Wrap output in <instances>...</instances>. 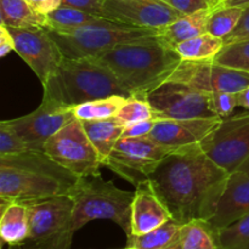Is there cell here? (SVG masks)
I'll use <instances>...</instances> for the list:
<instances>
[{
	"mask_svg": "<svg viewBox=\"0 0 249 249\" xmlns=\"http://www.w3.org/2000/svg\"><path fill=\"white\" fill-rule=\"evenodd\" d=\"M78 180L44 151L0 155V199L29 203L68 195Z\"/></svg>",
	"mask_w": 249,
	"mask_h": 249,
	"instance_id": "3",
	"label": "cell"
},
{
	"mask_svg": "<svg viewBox=\"0 0 249 249\" xmlns=\"http://www.w3.org/2000/svg\"><path fill=\"white\" fill-rule=\"evenodd\" d=\"M123 249H124V248H123Z\"/></svg>",
	"mask_w": 249,
	"mask_h": 249,
	"instance_id": "46",
	"label": "cell"
},
{
	"mask_svg": "<svg viewBox=\"0 0 249 249\" xmlns=\"http://www.w3.org/2000/svg\"><path fill=\"white\" fill-rule=\"evenodd\" d=\"M44 152L79 178L101 175L99 153L78 118L51 136L44 146Z\"/></svg>",
	"mask_w": 249,
	"mask_h": 249,
	"instance_id": "9",
	"label": "cell"
},
{
	"mask_svg": "<svg viewBox=\"0 0 249 249\" xmlns=\"http://www.w3.org/2000/svg\"><path fill=\"white\" fill-rule=\"evenodd\" d=\"M60 48L63 57H96L116 46L141 39L158 36L162 28H146L101 18L71 32L46 29Z\"/></svg>",
	"mask_w": 249,
	"mask_h": 249,
	"instance_id": "6",
	"label": "cell"
},
{
	"mask_svg": "<svg viewBox=\"0 0 249 249\" xmlns=\"http://www.w3.org/2000/svg\"><path fill=\"white\" fill-rule=\"evenodd\" d=\"M215 61L228 67L249 72V40L225 45L215 57Z\"/></svg>",
	"mask_w": 249,
	"mask_h": 249,
	"instance_id": "31",
	"label": "cell"
},
{
	"mask_svg": "<svg viewBox=\"0 0 249 249\" xmlns=\"http://www.w3.org/2000/svg\"><path fill=\"white\" fill-rule=\"evenodd\" d=\"M104 17L82 11L70 6H60L46 15V29L55 32H71L85 24L92 23Z\"/></svg>",
	"mask_w": 249,
	"mask_h": 249,
	"instance_id": "27",
	"label": "cell"
},
{
	"mask_svg": "<svg viewBox=\"0 0 249 249\" xmlns=\"http://www.w3.org/2000/svg\"><path fill=\"white\" fill-rule=\"evenodd\" d=\"M101 16L146 28H164L184 16L162 0H102Z\"/></svg>",
	"mask_w": 249,
	"mask_h": 249,
	"instance_id": "15",
	"label": "cell"
},
{
	"mask_svg": "<svg viewBox=\"0 0 249 249\" xmlns=\"http://www.w3.org/2000/svg\"><path fill=\"white\" fill-rule=\"evenodd\" d=\"M168 80L186 84L206 94L237 92L249 87V72L215 61L182 60Z\"/></svg>",
	"mask_w": 249,
	"mask_h": 249,
	"instance_id": "11",
	"label": "cell"
},
{
	"mask_svg": "<svg viewBox=\"0 0 249 249\" xmlns=\"http://www.w3.org/2000/svg\"><path fill=\"white\" fill-rule=\"evenodd\" d=\"M74 118L72 107L43 96V101L36 111L5 122L31 146L32 150L44 151L46 141Z\"/></svg>",
	"mask_w": 249,
	"mask_h": 249,
	"instance_id": "13",
	"label": "cell"
},
{
	"mask_svg": "<svg viewBox=\"0 0 249 249\" xmlns=\"http://www.w3.org/2000/svg\"><path fill=\"white\" fill-rule=\"evenodd\" d=\"M88 138L99 153L101 164L109 157L117 142L123 135L124 125L116 118L104 121H80Z\"/></svg>",
	"mask_w": 249,
	"mask_h": 249,
	"instance_id": "21",
	"label": "cell"
},
{
	"mask_svg": "<svg viewBox=\"0 0 249 249\" xmlns=\"http://www.w3.org/2000/svg\"><path fill=\"white\" fill-rule=\"evenodd\" d=\"M221 1H223V0H220V2H221Z\"/></svg>",
	"mask_w": 249,
	"mask_h": 249,
	"instance_id": "45",
	"label": "cell"
},
{
	"mask_svg": "<svg viewBox=\"0 0 249 249\" xmlns=\"http://www.w3.org/2000/svg\"><path fill=\"white\" fill-rule=\"evenodd\" d=\"M165 249H181V247H180V242H178V243H175V245L170 246V247H168Z\"/></svg>",
	"mask_w": 249,
	"mask_h": 249,
	"instance_id": "43",
	"label": "cell"
},
{
	"mask_svg": "<svg viewBox=\"0 0 249 249\" xmlns=\"http://www.w3.org/2000/svg\"><path fill=\"white\" fill-rule=\"evenodd\" d=\"M247 214H249V167H243L229 174L215 213L208 223L214 229H221Z\"/></svg>",
	"mask_w": 249,
	"mask_h": 249,
	"instance_id": "17",
	"label": "cell"
},
{
	"mask_svg": "<svg viewBox=\"0 0 249 249\" xmlns=\"http://www.w3.org/2000/svg\"><path fill=\"white\" fill-rule=\"evenodd\" d=\"M179 242L181 249H221L216 229L206 220H192L184 224Z\"/></svg>",
	"mask_w": 249,
	"mask_h": 249,
	"instance_id": "24",
	"label": "cell"
},
{
	"mask_svg": "<svg viewBox=\"0 0 249 249\" xmlns=\"http://www.w3.org/2000/svg\"><path fill=\"white\" fill-rule=\"evenodd\" d=\"M28 209L29 235L21 249H70L73 235L74 199L70 195L24 203Z\"/></svg>",
	"mask_w": 249,
	"mask_h": 249,
	"instance_id": "7",
	"label": "cell"
},
{
	"mask_svg": "<svg viewBox=\"0 0 249 249\" xmlns=\"http://www.w3.org/2000/svg\"><path fill=\"white\" fill-rule=\"evenodd\" d=\"M10 51H15V41L9 28L0 23V57H5Z\"/></svg>",
	"mask_w": 249,
	"mask_h": 249,
	"instance_id": "38",
	"label": "cell"
},
{
	"mask_svg": "<svg viewBox=\"0 0 249 249\" xmlns=\"http://www.w3.org/2000/svg\"><path fill=\"white\" fill-rule=\"evenodd\" d=\"M211 101L214 112L221 119L229 118V117L232 116L233 111L238 106L237 94H233V92L211 94Z\"/></svg>",
	"mask_w": 249,
	"mask_h": 249,
	"instance_id": "33",
	"label": "cell"
},
{
	"mask_svg": "<svg viewBox=\"0 0 249 249\" xmlns=\"http://www.w3.org/2000/svg\"><path fill=\"white\" fill-rule=\"evenodd\" d=\"M220 4L226 5V6H238L245 9L249 5V0H223Z\"/></svg>",
	"mask_w": 249,
	"mask_h": 249,
	"instance_id": "41",
	"label": "cell"
},
{
	"mask_svg": "<svg viewBox=\"0 0 249 249\" xmlns=\"http://www.w3.org/2000/svg\"><path fill=\"white\" fill-rule=\"evenodd\" d=\"M223 119L192 118V119H158L150 136L157 142L173 147L201 143L209 134L218 128Z\"/></svg>",
	"mask_w": 249,
	"mask_h": 249,
	"instance_id": "16",
	"label": "cell"
},
{
	"mask_svg": "<svg viewBox=\"0 0 249 249\" xmlns=\"http://www.w3.org/2000/svg\"><path fill=\"white\" fill-rule=\"evenodd\" d=\"M28 2L36 11L48 15L49 12L58 9L62 4V0H28Z\"/></svg>",
	"mask_w": 249,
	"mask_h": 249,
	"instance_id": "39",
	"label": "cell"
},
{
	"mask_svg": "<svg viewBox=\"0 0 249 249\" xmlns=\"http://www.w3.org/2000/svg\"><path fill=\"white\" fill-rule=\"evenodd\" d=\"M158 119H148V121L138 122V123L130 124V125L124 126L123 135L122 138H142L148 136L155 128Z\"/></svg>",
	"mask_w": 249,
	"mask_h": 249,
	"instance_id": "36",
	"label": "cell"
},
{
	"mask_svg": "<svg viewBox=\"0 0 249 249\" xmlns=\"http://www.w3.org/2000/svg\"><path fill=\"white\" fill-rule=\"evenodd\" d=\"M43 88L44 96L68 107L113 95L133 96L113 72L94 57H63Z\"/></svg>",
	"mask_w": 249,
	"mask_h": 249,
	"instance_id": "4",
	"label": "cell"
},
{
	"mask_svg": "<svg viewBox=\"0 0 249 249\" xmlns=\"http://www.w3.org/2000/svg\"><path fill=\"white\" fill-rule=\"evenodd\" d=\"M178 148L162 145L150 136L121 138L102 165L136 187L148 181L160 162Z\"/></svg>",
	"mask_w": 249,
	"mask_h": 249,
	"instance_id": "8",
	"label": "cell"
},
{
	"mask_svg": "<svg viewBox=\"0 0 249 249\" xmlns=\"http://www.w3.org/2000/svg\"><path fill=\"white\" fill-rule=\"evenodd\" d=\"M228 178L229 173L194 143L167 156L148 181L172 218L186 224L213 218Z\"/></svg>",
	"mask_w": 249,
	"mask_h": 249,
	"instance_id": "1",
	"label": "cell"
},
{
	"mask_svg": "<svg viewBox=\"0 0 249 249\" xmlns=\"http://www.w3.org/2000/svg\"><path fill=\"white\" fill-rule=\"evenodd\" d=\"M68 195L74 199V232L90 221L105 219L121 226L128 237L131 236L134 192L118 189L112 181H105L101 175H96L79 178Z\"/></svg>",
	"mask_w": 249,
	"mask_h": 249,
	"instance_id": "5",
	"label": "cell"
},
{
	"mask_svg": "<svg viewBox=\"0 0 249 249\" xmlns=\"http://www.w3.org/2000/svg\"><path fill=\"white\" fill-rule=\"evenodd\" d=\"M207 1L209 2V5H211L212 7H215L220 4V0H207Z\"/></svg>",
	"mask_w": 249,
	"mask_h": 249,
	"instance_id": "42",
	"label": "cell"
},
{
	"mask_svg": "<svg viewBox=\"0 0 249 249\" xmlns=\"http://www.w3.org/2000/svg\"><path fill=\"white\" fill-rule=\"evenodd\" d=\"M172 214L160 201L150 181L135 187L131 204V235H143L169 221Z\"/></svg>",
	"mask_w": 249,
	"mask_h": 249,
	"instance_id": "18",
	"label": "cell"
},
{
	"mask_svg": "<svg viewBox=\"0 0 249 249\" xmlns=\"http://www.w3.org/2000/svg\"><path fill=\"white\" fill-rule=\"evenodd\" d=\"M146 100L152 107L156 119L218 117L212 107L211 94L202 92L182 83L168 80L151 91Z\"/></svg>",
	"mask_w": 249,
	"mask_h": 249,
	"instance_id": "12",
	"label": "cell"
},
{
	"mask_svg": "<svg viewBox=\"0 0 249 249\" xmlns=\"http://www.w3.org/2000/svg\"><path fill=\"white\" fill-rule=\"evenodd\" d=\"M32 150L31 146L5 121L0 123V155H14Z\"/></svg>",
	"mask_w": 249,
	"mask_h": 249,
	"instance_id": "32",
	"label": "cell"
},
{
	"mask_svg": "<svg viewBox=\"0 0 249 249\" xmlns=\"http://www.w3.org/2000/svg\"><path fill=\"white\" fill-rule=\"evenodd\" d=\"M162 1H164L177 11L181 12L182 15L194 14L199 10L212 7L207 0H162Z\"/></svg>",
	"mask_w": 249,
	"mask_h": 249,
	"instance_id": "34",
	"label": "cell"
},
{
	"mask_svg": "<svg viewBox=\"0 0 249 249\" xmlns=\"http://www.w3.org/2000/svg\"><path fill=\"white\" fill-rule=\"evenodd\" d=\"M9 28V27H7ZM15 41V51L45 84L56 72L63 55L46 28H9Z\"/></svg>",
	"mask_w": 249,
	"mask_h": 249,
	"instance_id": "14",
	"label": "cell"
},
{
	"mask_svg": "<svg viewBox=\"0 0 249 249\" xmlns=\"http://www.w3.org/2000/svg\"><path fill=\"white\" fill-rule=\"evenodd\" d=\"M242 40H249V5L243 9V14L238 26L236 27L235 31L230 36L224 39V43H225V45H228V44L237 43V41Z\"/></svg>",
	"mask_w": 249,
	"mask_h": 249,
	"instance_id": "35",
	"label": "cell"
},
{
	"mask_svg": "<svg viewBox=\"0 0 249 249\" xmlns=\"http://www.w3.org/2000/svg\"><path fill=\"white\" fill-rule=\"evenodd\" d=\"M0 23L9 28H45L46 15L36 11L28 0H0Z\"/></svg>",
	"mask_w": 249,
	"mask_h": 249,
	"instance_id": "22",
	"label": "cell"
},
{
	"mask_svg": "<svg viewBox=\"0 0 249 249\" xmlns=\"http://www.w3.org/2000/svg\"><path fill=\"white\" fill-rule=\"evenodd\" d=\"M29 235L28 209L21 202L1 199L0 218V237L4 243L12 247H19Z\"/></svg>",
	"mask_w": 249,
	"mask_h": 249,
	"instance_id": "19",
	"label": "cell"
},
{
	"mask_svg": "<svg viewBox=\"0 0 249 249\" xmlns=\"http://www.w3.org/2000/svg\"><path fill=\"white\" fill-rule=\"evenodd\" d=\"M199 145L229 174L242 168L249 162V112L223 119Z\"/></svg>",
	"mask_w": 249,
	"mask_h": 249,
	"instance_id": "10",
	"label": "cell"
},
{
	"mask_svg": "<svg viewBox=\"0 0 249 249\" xmlns=\"http://www.w3.org/2000/svg\"><path fill=\"white\" fill-rule=\"evenodd\" d=\"M243 167H249V162H247V163H246V164L245 165H243ZM242 167V168H243Z\"/></svg>",
	"mask_w": 249,
	"mask_h": 249,
	"instance_id": "44",
	"label": "cell"
},
{
	"mask_svg": "<svg viewBox=\"0 0 249 249\" xmlns=\"http://www.w3.org/2000/svg\"><path fill=\"white\" fill-rule=\"evenodd\" d=\"M184 224L170 219L160 228L143 235H131L124 249H165L180 240V232Z\"/></svg>",
	"mask_w": 249,
	"mask_h": 249,
	"instance_id": "23",
	"label": "cell"
},
{
	"mask_svg": "<svg viewBox=\"0 0 249 249\" xmlns=\"http://www.w3.org/2000/svg\"><path fill=\"white\" fill-rule=\"evenodd\" d=\"M243 7L226 6L219 4L212 11L207 27V33L225 39L230 36L241 21Z\"/></svg>",
	"mask_w": 249,
	"mask_h": 249,
	"instance_id": "28",
	"label": "cell"
},
{
	"mask_svg": "<svg viewBox=\"0 0 249 249\" xmlns=\"http://www.w3.org/2000/svg\"><path fill=\"white\" fill-rule=\"evenodd\" d=\"M116 121L119 122L122 125L126 126L130 124L138 123V122L148 121V119H156L155 112L152 107L148 104L146 99L131 96L122 106L118 113L116 114Z\"/></svg>",
	"mask_w": 249,
	"mask_h": 249,
	"instance_id": "30",
	"label": "cell"
},
{
	"mask_svg": "<svg viewBox=\"0 0 249 249\" xmlns=\"http://www.w3.org/2000/svg\"><path fill=\"white\" fill-rule=\"evenodd\" d=\"M221 249H249V214L235 223L216 229Z\"/></svg>",
	"mask_w": 249,
	"mask_h": 249,
	"instance_id": "29",
	"label": "cell"
},
{
	"mask_svg": "<svg viewBox=\"0 0 249 249\" xmlns=\"http://www.w3.org/2000/svg\"><path fill=\"white\" fill-rule=\"evenodd\" d=\"M214 7H209L179 17L177 21L162 28L160 36L170 46L175 48L182 41L207 33L209 17Z\"/></svg>",
	"mask_w": 249,
	"mask_h": 249,
	"instance_id": "20",
	"label": "cell"
},
{
	"mask_svg": "<svg viewBox=\"0 0 249 249\" xmlns=\"http://www.w3.org/2000/svg\"><path fill=\"white\" fill-rule=\"evenodd\" d=\"M94 58L109 68L133 96L141 99L168 82L182 61L160 36L122 44Z\"/></svg>",
	"mask_w": 249,
	"mask_h": 249,
	"instance_id": "2",
	"label": "cell"
},
{
	"mask_svg": "<svg viewBox=\"0 0 249 249\" xmlns=\"http://www.w3.org/2000/svg\"><path fill=\"white\" fill-rule=\"evenodd\" d=\"M128 99L129 97L113 95L75 105L72 107V111L79 121H104L114 118Z\"/></svg>",
	"mask_w": 249,
	"mask_h": 249,
	"instance_id": "26",
	"label": "cell"
},
{
	"mask_svg": "<svg viewBox=\"0 0 249 249\" xmlns=\"http://www.w3.org/2000/svg\"><path fill=\"white\" fill-rule=\"evenodd\" d=\"M61 6L74 7V9L102 17V0H62Z\"/></svg>",
	"mask_w": 249,
	"mask_h": 249,
	"instance_id": "37",
	"label": "cell"
},
{
	"mask_svg": "<svg viewBox=\"0 0 249 249\" xmlns=\"http://www.w3.org/2000/svg\"><path fill=\"white\" fill-rule=\"evenodd\" d=\"M237 100L238 106L243 107L246 111L249 112V87L246 88L242 91L237 92Z\"/></svg>",
	"mask_w": 249,
	"mask_h": 249,
	"instance_id": "40",
	"label": "cell"
},
{
	"mask_svg": "<svg viewBox=\"0 0 249 249\" xmlns=\"http://www.w3.org/2000/svg\"><path fill=\"white\" fill-rule=\"evenodd\" d=\"M225 46L223 38H218L209 33L185 40L175 46V50L182 60L201 61L215 58Z\"/></svg>",
	"mask_w": 249,
	"mask_h": 249,
	"instance_id": "25",
	"label": "cell"
}]
</instances>
